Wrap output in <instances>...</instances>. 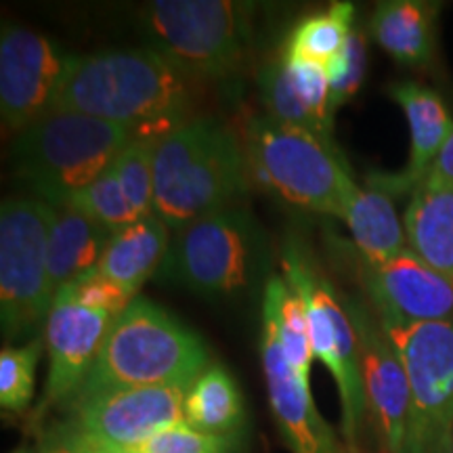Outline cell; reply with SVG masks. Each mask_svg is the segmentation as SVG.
<instances>
[{"label": "cell", "instance_id": "277c9868", "mask_svg": "<svg viewBox=\"0 0 453 453\" xmlns=\"http://www.w3.org/2000/svg\"><path fill=\"white\" fill-rule=\"evenodd\" d=\"M133 139L130 130L113 122L49 110L19 133L13 164L42 202L64 206L107 173Z\"/></svg>", "mask_w": 453, "mask_h": 453}, {"label": "cell", "instance_id": "cb8c5ba5", "mask_svg": "<svg viewBox=\"0 0 453 453\" xmlns=\"http://www.w3.org/2000/svg\"><path fill=\"white\" fill-rule=\"evenodd\" d=\"M263 317L273 324L290 370L304 387H311L309 380L315 353L311 347L307 311L286 277H271L265 286Z\"/></svg>", "mask_w": 453, "mask_h": 453}, {"label": "cell", "instance_id": "d6a6232c", "mask_svg": "<svg viewBox=\"0 0 453 453\" xmlns=\"http://www.w3.org/2000/svg\"><path fill=\"white\" fill-rule=\"evenodd\" d=\"M426 177L437 180V183L453 187V133H451V137L447 139V143L443 145V150H441L437 160H434L433 168L428 170ZM426 177H424V179H426Z\"/></svg>", "mask_w": 453, "mask_h": 453}, {"label": "cell", "instance_id": "7a4b0ae2", "mask_svg": "<svg viewBox=\"0 0 453 453\" xmlns=\"http://www.w3.org/2000/svg\"><path fill=\"white\" fill-rule=\"evenodd\" d=\"M211 365L203 340L147 298L113 317L97 359L72 403L124 388H189Z\"/></svg>", "mask_w": 453, "mask_h": 453}, {"label": "cell", "instance_id": "7402d4cb", "mask_svg": "<svg viewBox=\"0 0 453 453\" xmlns=\"http://www.w3.org/2000/svg\"><path fill=\"white\" fill-rule=\"evenodd\" d=\"M168 225L156 214H150L111 235L95 271L139 292L164 257H168Z\"/></svg>", "mask_w": 453, "mask_h": 453}, {"label": "cell", "instance_id": "9a60e30c", "mask_svg": "<svg viewBox=\"0 0 453 453\" xmlns=\"http://www.w3.org/2000/svg\"><path fill=\"white\" fill-rule=\"evenodd\" d=\"M365 286L378 311L407 321L453 324V281L410 248L378 267L365 265Z\"/></svg>", "mask_w": 453, "mask_h": 453}, {"label": "cell", "instance_id": "1f68e13d", "mask_svg": "<svg viewBox=\"0 0 453 453\" xmlns=\"http://www.w3.org/2000/svg\"><path fill=\"white\" fill-rule=\"evenodd\" d=\"M332 90V110L347 104L359 90L365 76V41L359 32L353 30L347 47L336 57V61L327 67Z\"/></svg>", "mask_w": 453, "mask_h": 453}, {"label": "cell", "instance_id": "e0dca14e", "mask_svg": "<svg viewBox=\"0 0 453 453\" xmlns=\"http://www.w3.org/2000/svg\"><path fill=\"white\" fill-rule=\"evenodd\" d=\"M390 97L401 105L411 137L410 164L393 177L370 179L372 187L387 191H413L433 168L434 160L453 133V118L443 99L433 88L418 82H401L390 87Z\"/></svg>", "mask_w": 453, "mask_h": 453}, {"label": "cell", "instance_id": "484cf974", "mask_svg": "<svg viewBox=\"0 0 453 453\" xmlns=\"http://www.w3.org/2000/svg\"><path fill=\"white\" fill-rule=\"evenodd\" d=\"M258 88L260 99H263L265 107H267L269 118H273L277 122L290 124V127L311 130L317 137L327 139L324 137V133H321L319 124H317L315 116L311 113L307 104H304L290 67H288L281 55L280 59L271 61V64L265 65L263 72L258 73Z\"/></svg>", "mask_w": 453, "mask_h": 453}, {"label": "cell", "instance_id": "8992f818", "mask_svg": "<svg viewBox=\"0 0 453 453\" xmlns=\"http://www.w3.org/2000/svg\"><path fill=\"white\" fill-rule=\"evenodd\" d=\"M250 7L231 0H156L145 27L156 50L189 78H226L250 41Z\"/></svg>", "mask_w": 453, "mask_h": 453}, {"label": "cell", "instance_id": "5b68a950", "mask_svg": "<svg viewBox=\"0 0 453 453\" xmlns=\"http://www.w3.org/2000/svg\"><path fill=\"white\" fill-rule=\"evenodd\" d=\"M243 150L254 177L286 202L311 212L342 214V185L350 170L332 141L257 116L248 122Z\"/></svg>", "mask_w": 453, "mask_h": 453}, {"label": "cell", "instance_id": "ffe728a7", "mask_svg": "<svg viewBox=\"0 0 453 453\" xmlns=\"http://www.w3.org/2000/svg\"><path fill=\"white\" fill-rule=\"evenodd\" d=\"M113 231L67 206H50L49 280L57 292L99 267Z\"/></svg>", "mask_w": 453, "mask_h": 453}, {"label": "cell", "instance_id": "5bb4252c", "mask_svg": "<svg viewBox=\"0 0 453 453\" xmlns=\"http://www.w3.org/2000/svg\"><path fill=\"white\" fill-rule=\"evenodd\" d=\"M113 317L76 304L57 294L44 327L49 350L47 401L59 403L76 396L97 359Z\"/></svg>", "mask_w": 453, "mask_h": 453}, {"label": "cell", "instance_id": "6da1fadb", "mask_svg": "<svg viewBox=\"0 0 453 453\" xmlns=\"http://www.w3.org/2000/svg\"><path fill=\"white\" fill-rule=\"evenodd\" d=\"M50 110L113 122L134 137L162 139L194 118V78L154 47L67 57Z\"/></svg>", "mask_w": 453, "mask_h": 453}, {"label": "cell", "instance_id": "f1b7e54d", "mask_svg": "<svg viewBox=\"0 0 453 453\" xmlns=\"http://www.w3.org/2000/svg\"><path fill=\"white\" fill-rule=\"evenodd\" d=\"M41 353V340H34L26 347H4L0 350V405L3 410L21 411L30 405Z\"/></svg>", "mask_w": 453, "mask_h": 453}, {"label": "cell", "instance_id": "ac0fdd59", "mask_svg": "<svg viewBox=\"0 0 453 453\" xmlns=\"http://www.w3.org/2000/svg\"><path fill=\"white\" fill-rule=\"evenodd\" d=\"M340 219L349 225L367 267H378L407 248L403 223L390 196L378 187H359L353 174L344 179Z\"/></svg>", "mask_w": 453, "mask_h": 453}, {"label": "cell", "instance_id": "ba28073f", "mask_svg": "<svg viewBox=\"0 0 453 453\" xmlns=\"http://www.w3.org/2000/svg\"><path fill=\"white\" fill-rule=\"evenodd\" d=\"M50 203L9 197L0 208V321L19 338L47 319L55 294L49 280Z\"/></svg>", "mask_w": 453, "mask_h": 453}, {"label": "cell", "instance_id": "603a6c76", "mask_svg": "<svg viewBox=\"0 0 453 453\" xmlns=\"http://www.w3.org/2000/svg\"><path fill=\"white\" fill-rule=\"evenodd\" d=\"M185 424L214 437H234L243 422V399L223 365H208L185 395Z\"/></svg>", "mask_w": 453, "mask_h": 453}, {"label": "cell", "instance_id": "4fadbf2b", "mask_svg": "<svg viewBox=\"0 0 453 453\" xmlns=\"http://www.w3.org/2000/svg\"><path fill=\"white\" fill-rule=\"evenodd\" d=\"M67 57L42 34L3 26L0 36V113L9 130L21 133L53 104Z\"/></svg>", "mask_w": 453, "mask_h": 453}, {"label": "cell", "instance_id": "83f0119b", "mask_svg": "<svg viewBox=\"0 0 453 453\" xmlns=\"http://www.w3.org/2000/svg\"><path fill=\"white\" fill-rule=\"evenodd\" d=\"M157 141L160 139H133L113 162L124 194L139 219L154 214V157Z\"/></svg>", "mask_w": 453, "mask_h": 453}, {"label": "cell", "instance_id": "4dcf8cb0", "mask_svg": "<svg viewBox=\"0 0 453 453\" xmlns=\"http://www.w3.org/2000/svg\"><path fill=\"white\" fill-rule=\"evenodd\" d=\"M57 294H64V296L73 300L76 304L99 311V313H107L110 317H118L124 313L139 298V292L130 290V288L122 286L118 281L107 280V277L99 275L97 271L67 283Z\"/></svg>", "mask_w": 453, "mask_h": 453}, {"label": "cell", "instance_id": "4316f807", "mask_svg": "<svg viewBox=\"0 0 453 453\" xmlns=\"http://www.w3.org/2000/svg\"><path fill=\"white\" fill-rule=\"evenodd\" d=\"M64 206L84 214L95 223L104 225L113 234L139 220V214L134 212L133 203L124 194L122 183L113 166L101 174L97 180H93L88 187H84L82 191L70 197V202L64 203Z\"/></svg>", "mask_w": 453, "mask_h": 453}, {"label": "cell", "instance_id": "52a82bcc", "mask_svg": "<svg viewBox=\"0 0 453 453\" xmlns=\"http://www.w3.org/2000/svg\"><path fill=\"white\" fill-rule=\"evenodd\" d=\"M411 390L405 453H453V324L378 311Z\"/></svg>", "mask_w": 453, "mask_h": 453}, {"label": "cell", "instance_id": "9c48e42d", "mask_svg": "<svg viewBox=\"0 0 453 453\" xmlns=\"http://www.w3.org/2000/svg\"><path fill=\"white\" fill-rule=\"evenodd\" d=\"M283 273L286 281L303 300L315 359H319L330 370L336 382L340 407H342V434L349 445H355L367 407L359 340L353 321L332 283L309 263L307 254L294 242L288 243L283 250Z\"/></svg>", "mask_w": 453, "mask_h": 453}, {"label": "cell", "instance_id": "e575fe53", "mask_svg": "<svg viewBox=\"0 0 453 453\" xmlns=\"http://www.w3.org/2000/svg\"><path fill=\"white\" fill-rule=\"evenodd\" d=\"M342 453H367V451H364V449H359V447H357V443L355 445H344L342 447ZM380 453H384V451H380Z\"/></svg>", "mask_w": 453, "mask_h": 453}, {"label": "cell", "instance_id": "44dd1931", "mask_svg": "<svg viewBox=\"0 0 453 453\" xmlns=\"http://www.w3.org/2000/svg\"><path fill=\"white\" fill-rule=\"evenodd\" d=\"M437 7L418 0L380 3L370 19V32L380 47L410 67L430 64L434 55Z\"/></svg>", "mask_w": 453, "mask_h": 453}, {"label": "cell", "instance_id": "f546056e", "mask_svg": "<svg viewBox=\"0 0 453 453\" xmlns=\"http://www.w3.org/2000/svg\"><path fill=\"white\" fill-rule=\"evenodd\" d=\"M234 445V437H214V434L194 430L187 424H177L139 445L95 453H231Z\"/></svg>", "mask_w": 453, "mask_h": 453}, {"label": "cell", "instance_id": "2e32d148", "mask_svg": "<svg viewBox=\"0 0 453 453\" xmlns=\"http://www.w3.org/2000/svg\"><path fill=\"white\" fill-rule=\"evenodd\" d=\"M263 367L271 410L292 453H342L327 422L317 411L311 387H304L290 370L275 327L265 317Z\"/></svg>", "mask_w": 453, "mask_h": 453}, {"label": "cell", "instance_id": "d4e9b609", "mask_svg": "<svg viewBox=\"0 0 453 453\" xmlns=\"http://www.w3.org/2000/svg\"><path fill=\"white\" fill-rule=\"evenodd\" d=\"M355 30L353 3H332L330 9L304 17L286 38L281 57L288 61H304L330 67L347 47Z\"/></svg>", "mask_w": 453, "mask_h": 453}, {"label": "cell", "instance_id": "3957f363", "mask_svg": "<svg viewBox=\"0 0 453 453\" xmlns=\"http://www.w3.org/2000/svg\"><path fill=\"white\" fill-rule=\"evenodd\" d=\"M246 150L212 118H191L157 141L154 214L173 229L225 211L246 187Z\"/></svg>", "mask_w": 453, "mask_h": 453}, {"label": "cell", "instance_id": "836d02e7", "mask_svg": "<svg viewBox=\"0 0 453 453\" xmlns=\"http://www.w3.org/2000/svg\"><path fill=\"white\" fill-rule=\"evenodd\" d=\"M17 453H24V451H17ZM41 453H73V451L61 445V447H50V449H44V451H41Z\"/></svg>", "mask_w": 453, "mask_h": 453}, {"label": "cell", "instance_id": "d6986e66", "mask_svg": "<svg viewBox=\"0 0 453 453\" xmlns=\"http://www.w3.org/2000/svg\"><path fill=\"white\" fill-rule=\"evenodd\" d=\"M407 248L453 281V187L424 179L403 217Z\"/></svg>", "mask_w": 453, "mask_h": 453}, {"label": "cell", "instance_id": "30bf717a", "mask_svg": "<svg viewBox=\"0 0 453 453\" xmlns=\"http://www.w3.org/2000/svg\"><path fill=\"white\" fill-rule=\"evenodd\" d=\"M183 387L111 390L72 403L64 447L73 453L113 451L147 441L170 426L185 424Z\"/></svg>", "mask_w": 453, "mask_h": 453}, {"label": "cell", "instance_id": "8fae6325", "mask_svg": "<svg viewBox=\"0 0 453 453\" xmlns=\"http://www.w3.org/2000/svg\"><path fill=\"white\" fill-rule=\"evenodd\" d=\"M250 246L246 217L234 208H225L180 226L166 260L179 281L214 296L240 290L248 281Z\"/></svg>", "mask_w": 453, "mask_h": 453}, {"label": "cell", "instance_id": "7c38bea8", "mask_svg": "<svg viewBox=\"0 0 453 453\" xmlns=\"http://www.w3.org/2000/svg\"><path fill=\"white\" fill-rule=\"evenodd\" d=\"M344 309L353 321L359 340L361 376H364L365 407L384 453H405L411 420V390L399 355L380 319L364 303L349 298Z\"/></svg>", "mask_w": 453, "mask_h": 453}]
</instances>
